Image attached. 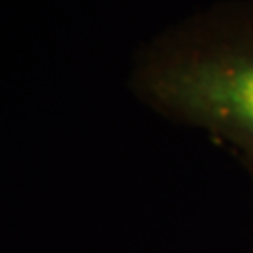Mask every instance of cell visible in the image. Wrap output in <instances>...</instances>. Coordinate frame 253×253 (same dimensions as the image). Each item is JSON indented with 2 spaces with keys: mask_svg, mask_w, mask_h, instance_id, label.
<instances>
[{
  "mask_svg": "<svg viewBox=\"0 0 253 253\" xmlns=\"http://www.w3.org/2000/svg\"><path fill=\"white\" fill-rule=\"evenodd\" d=\"M244 169L248 171L250 178H252V184H253V163H244Z\"/></svg>",
  "mask_w": 253,
  "mask_h": 253,
  "instance_id": "7a4b0ae2",
  "label": "cell"
},
{
  "mask_svg": "<svg viewBox=\"0 0 253 253\" xmlns=\"http://www.w3.org/2000/svg\"><path fill=\"white\" fill-rule=\"evenodd\" d=\"M129 86L172 122L253 163V0L197 11L139 49Z\"/></svg>",
  "mask_w": 253,
  "mask_h": 253,
  "instance_id": "6da1fadb",
  "label": "cell"
}]
</instances>
